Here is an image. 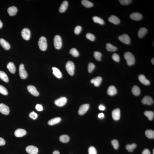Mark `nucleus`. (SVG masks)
<instances>
[{
	"label": "nucleus",
	"mask_w": 154,
	"mask_h": 154,
	"mask_svg": "<svg viewBox=\"0 0 154 154\" xmlns=\"http://www.w3.org/2000/svg\"><path fill=\"white\" fill-rule=\"evenodd\" d=\"M53 154H60L58 151L55 150L53 152Z\"/></svg>",
	"instance_id": "5fc2aeb1"
},
{
	"label": "nucleus",
	"mask_w": 154,
	"mask_h": 154,
	"mask_svg": "<svg viewBox=\"0 0 154 154\" xmlns=\"http://www.w3.org/2000/svg\"><path fill=\"white\" fill-rule=\"evenodd\" d=\"M6 144L5 141L2 137H0V146L4 145Z\"/></svg>",
	"instance_id": "8fccbe9b"
},
{
	"label": "nucleus",
	"mask_w": 154,
	"mask_h": 154,
	"mask_svg": "<svg viewBox=\"0 0 154 154\" xmlns=\"http://www.w3.org/2000/svg\"><path fill=\"white\" fill-rule=\"evenodd\" d=\"M144 114L146 116L149 120H152L153 119L154 117V112L152 111H146L144 112Z\"/></svg>",
	"instance_id": "c756f323"
},
{
	"label": "nucleus",
	"mask_w": 154,
	"mask_h": 154,
	"mask_svg": "<svg viewBox=\"0 0 154 154\" xmlns=\"http://www.w3.org/2000/svg\"><path fill=\"white\" fill-rule=\"evenodd\" d=\"M29 117L33 120H35L38 117V115L34 111H33L29 114Z\"/></svg>",
	"instance_id": "de8ad7c7"
},
{
	"label": "nucleus",
	"mask_w": 154,
	"mask_h": 154,
	"mask_svg": "<svg viewBox=\"0 0 154 154\" xmlns=\"http://www.w3.org/2000/svg\"><path fill=\"white\" fill-rule=\"evenodd\" d=\"M104 114L103 113H100L99 114V115H98V117H99V118H103L104 117Z\"/></svg>",
	"instance_id": "864d4df0"
},
{
	"label": "nucleus",
	"mask_w": 154,
	"mask_h": 154,
	"mask_svg": "<svg viewBox=\"0 0 154 154\" xmlns=\"http://www.w3.org/2000/svg\"><path fill=\"white\" fill-rule=\"evenodd\" d=\"M19 74L21 79H25L27 78L28 74L24 68L23 64H21L19 67Z\"/></svg>",
	"instance_id": "39448f33"
},
{
	"label": "nucleus",
	"mask_w": 154,
	"mask_h": 154,
	"mask_svg": "<svg viewBox=\"0 0 154 154\" xmlns=\"http://www.w3.org/2000/svg\"><path fill=\"white\" fill-rule=\"evenodd\" d=\"M151 62H152V64H153V65H154V58H153L151 60Z\"/></svg>",
	"instance_id": "4d7b16f0"
},
{
	"label": "nucleus",
	"mask_w": 154,
	"mask_h": 154,
	"mask_svg": "<svg viewBox=\"0 0 154 154\" xmlns=\"http://www.w3.org/2000/svg\"><path fill=\"white\" fill-rule=\"evenodd\" d=\"M107 94L110 96H113L117 94V89L114 86H111L108 88L107 91Z\"/></svg>",
	"instance_id": "a211bd4d"
},
{
	"label": "nucleus",
	"mask_w": 154,
	"mask_h": 154,
	"mask_svg": "<svg viewBox=\"0 0 154 154\" xmlns=\"http://www.w3.org/2000/svg\"><path fill=\"white\" fill-rule=\"evenodd\" d=\"M27 89L29 92L33 95L36 96H39V93L34 86L32 85H29L27 86Z\"/></svg>",
	"instance_id": "f8f14e48"
},
{
	"label": "nucleus",
	"mask_w": 154,
	"mask_h": 154,
	"mask_svg": "<svg viewBox=\"0 0 154 154\" xmlns=\"http://www.w3.org/2000/svg\"><path fill=\"white\" fill-rule=\"evenodd\" d=\"M61 120V118L57 117L51 119L48 121V124L50 125H53L60 122Z\"/></svg>",
	"instance_id": "5701e85b"
},
{
	"label": "nucleus",
	"mask_w": 154,
	"mask_h": 154,
	"mask_svg": "<svg viewBox=\"0 0 154 154\" xmlns=\"http://www.w3.org/2000/svg\"><path fill=\"white\" fill-rule=\"evenodd\" d=\"M0 44L5 50H9L10 48V45L4 39H0Z\"/></svg>",
	"instance_id": "2eb2a0df"
},
{
	"label": "nucleus",
	"mask_w": 154,
	"mask_h": 154,
	"mask_svg": "<svg viewBox=\"0 0 154 154\" xmlns=\"http://www.w3.org/2000/svg\"><path fill=\"white\" fill-rule=\"evenodd\" d=\"M93 19L95 23H98L101 25H103L104 24V20L98 16H94L93 17Z\"/></svg>",
	"instance_id": "2f4dec72"
},
{
	"label": "nucleus",
	"mask_w": 154,
	"mask_h": 154,
	"mask_svg": "<svg viewBox=\"0 0 154 154\" xmlns=\"http://www.w3.org/2000/svg\"><path fill=\"white\" fill-rule=\"evenodd\" d=\"M38 45L40 50L43 51L46 50L47 47L46 38L43 36L40 37L39 40Z\"/></svg>",
	"instance_id": "f03ea898"
},
{
	"label": "nucleus",
	"mask_w": 154,
	"mask_h": 154,
	"mask_svg": "<svg viewBox=\"0 0 154 154\" xmlns=\"http://www.w3.org/2000/svg\"><path fill=\"white\" fill-rule=\"evenodd\" d=\"M154 149L153 150V154H154Z\"/></svg>",
	"instance_id": "13d9d810"
},
{
	"label": "nucleus",
	"mask_w": 154,
	"mask_h": 154,
	"mask_svg": "<svg viewBox=\"0 0 154 154\" xmlns=\"http://www.w3.org/2000/svg\"><path fill=\"white\" fill-rule=\"evenodd\" d=\"M3 26V23L0 20V29H1Z\"/></svg>",
	"instance_id": "6e6d98bb"
},
{
	"label": "nucleus",
	"mask_w": 154,
	"mask_h": 154,
	"mask_svg": "<svg viewBox=\"0 0 154 154\" xmlns=\"http://www.w3.org/2000/svg\"><path fill=\"white\" fill-rule=\"evenodd\" d=\"M0 78L6 83L9 82V79L8 76L4 72L0 71Z\"/></svg>",
	"instance_id": "c85d7f7f"
},
{
	"label": "nucleus",
	"mask_w": 154,
	"mask_h": 154,
	"mask_svg": "<svg viewBox=\"0 0 154 154\" xmlns=\"http://www.w3.org/2000/svg\"><path fill=\"white\" fill-rule=\"evenodd\" d=\"M21 35L23 38L26 40H28L31 37V32L30 30L27 28H24L21 32Z\"/></svg>",
	"instance_id": "423d86ee"
},
{
	"label": "nucleus",
	"mask_w": 154,
	"mask_h": 154,
	"mask_svg": "<svg viewBox=\"0 0 154 154\" xmlns=\"http://www.w3.org/2000/svg\"><path fill=\"white\" fill-rule=\"evenodd\" d=\"M132 92L134 95L139 96L140 94V89L138 86H134L132 88Z\"/></svg>",
	"instance_id": "cd10ccee"
},
{
	"label": "nucleus",
	"mask_w": 154,
	"mask_h": 154,
	"mask_svg": "<svg viewBox=\"0 0 154 154\" xmlns=\"http://www.w3.org/2000/svg\"><path fill=\"white\" fill-rule=\"evenodd\" d=\"M7 68L8 69L11 73L14 74L16 72L15 65L12 62H9L7 65Z\"/></svg>",
	"instance_id": "bb28decb"
},
{
	"label": "nucleus",
	"mask_w": 154,
	"mask_h": 154,
	"mask_svg": "<svg viewBox=\"0 0 154 154\" xmlns=\"http://www.w3.org/2000/svg\"><path fill=\"white\" fill-rule=\"evenodd\" d=\"M142 102L144 104L151 105L153 103V101L150 96H146L142 99Z\"/></svg>",
	"instance_id": "4468645a"
},
{
	"label": "nucleus",
	"mask_w": 154,
	"mask_h": 154,
	"mask_svg": "<svg viewBox=\"0 0 154 154\" xmlns=\"http://www.w3.org/2000/svg\"><path fill=\"white\" fill-rule=\"evenodd\" d=\"M102 81V78L101 77L98 76L96 78L92 79L91 82V83L94 84L95 86L98 87L101 84Z\"/></svg>",
	"instance_id": "aec40b11"
},
{
	"label": "nucleus",
	"mask_w": 154,
	"mask_h": 154,
	"mask_svg": "<svg viewBox=\"0 0 154 154\" xmlns=\"http://www.w3.org/2000/svg\"><path fill=\"white\" fill-rule=\"evenodd\" d=\"M82 30V27L80 26H77L75 27L74 30V33L76 35H78L81 32Z\"/></svg>",
	"instance_id": "a18cd8bd"
},
{
	"label": "nucleus",
	"mask_w": 154,
	"mask_h": 154,
	"mask_svg": "<svg viewBox=\"0 0 154 154\" xmlns=\"http://www.w3.org/2000/svg\"><path fill=\"white\" fill-rule=\"evenodd\" d=\"M27 134V132L24 129H19L16 130L14 133L16 137H21L24 136Z\"/></svg>",
	"instance_id": "dca6fc26"
},
{
	"label": "nucleus",
	"mask_w": 154,
	"mask_h": 154,
	"mask_svg": "<svg viewBox=\"0 0 154 154\" xmlns=\"http://www.w3.org/2000/svg\"><path fill=\"white\" fill-rule=\"evenodd\" d=\"M89 107V105L88 104H85L82 105L79 108L78 113L80 115H82L84 114L87 112Z\"/></svg>",
	"instance_id": "9d476101"
},
{
	"label": "nucleus",
	"mask_w": 154,
	"mask_h": 154,
	"mask_svg": "<svg viewBox=\"0 0 154 154\" xmlns=\"http://www.w3.org/2000/svg\"><path fill=\"white\" fill-rule=\"evenodd\" d=\"M7 11L8 14L11 16L16 15L17 12V9L16 7L14 6H11L8 8Z\"/></svg>",
	"instance_id": "6ab92c4d"
},
{
	"label": "nucleus",
	"mask_w": 154,
	"mask_h": 154,
	"mask_svg": "<svg viewBox=\"0 0 154 154\" xmlns=\"http://www.w3.org/2000/svg\"><path fill=\"white\" fill-rule=\"evenodd\" d=\"M0 112L3 114L7 115L9 113V108L4 104H0Z\"/></svg>",
	"instance_id": "ddd939ff"
},
{
	"label": "nucleus",
	"mask_w": 154,
	"mask_h": 154,
	"mask_svg": "<svg viewBox=\"0 0 154 154\" xmlns=\"http://www.w3.org/2000/svg\"><path fill=\"white\" fill-rule=\"evenodd\" d=\"M82 4L85 7L87 8H90L93 6V3L87 0H83L81 1Z\"/></svg>",
	"instance_id": "c9c22d12"
},
{
	"label": "nucleus",
	"mask_w": 154,
	"mask_h": 154,
	"mask_svg": "<svg viewBox=\"0 0 154 154\" xmlns=\"http://www.w3.org/2000/svg\"><path fill=\"white\" fill-rule=\"evenodd\" d=\"M53 73L54 75L57 78H62V74L60 70L56 67H54L52 68Z\"/></svg>",
	"instance_id": "393cba45"
},
{
	"label": "nucleus",
	"mask_w": 154,
	"mask_h": 154,
	"mask_svg": "<svg viewBox=\"0 0 154 154\" xmlns=\"http://www.w3.org/2000/svg\"><path fill=\"white\" fill-rule=\"evenodd\" d=\"M119 40L124 44L129 45L130 43V39L129 36L127 34H124L119 36Z\"/></svg>",
	"instance_id": "0eeeda50"
},
{
	"label": "nucleus",
	"mask_w": 154,
	"mask_h": 154,
	"mask_svg": "<svg viewBox=\"0 0 154 154\" xmlns=\"http://www.w3.org/2000/svg\"><path fill=\"white\" fill-rule=\"evenodd\" d=\"M106 49L109 51H115L117 50V48L116 46L111 45L110 43H108L106 45Z\"/></svg>",
	"instance_id": "72a5a7b5"
},
{
	"label": "nucleus",
	"mask_w": 154,
	"mask_h": 154,
	"mask_svg": "<svg viewBox=\"0 0 154 154\" xmlns=\"http://www.w3.org/2000/svg\"><path fill=\"white\" fill-rule=\"evenodd\" d=\"M70 53L75 57H78L79 55V52L75 48H72L70 50Z\"/></svg>",
	"instance_id": "e433bc0d"
},
{
	"label": "nucleus",
	"mask_w": 154,
	"mask_h": 154,
	"mask_svg": "<svg viewBox=\"0 0 154 154\" xmlns=\"http://www.w3.org/2000/svg\"><path fill=\"white\" fill-rule=\"evenodd\" d=\"M54 44L55 48L57 50H59L61 48L62 40L60 36L56 35L55 36L54 39Z\"/></svg>",
	"instance_id": "20e7f679"
},
{
	"label": "nucleus",
	"mask_w": 154,
	"mask_h": 154,
	"mask_svg": "<svg viewBox=\"0 0 154 154\" xmlns=\"http://www.w3.org/2000/svg\"><path fill=\"white\" fill-rule=\"evenodd\" d=\"M137 147V145L135 143H133L131 145L128 144L126 145V148L128 151L129 152H132L133 151L134 149H135Z\"/></svg>",
	"instance_id": "473e14b6"
},
{
	"label": "nucleus",
	"mask_w": 154,
	"mask_h": 154,
	"mask_svg": "<svg viewBox=\"0 0 154 154\" xmlns=\"http://www.w3.org/2000/svg\"><path fill=\"white\" fill-rule=\"evenodd\" d=\"M112 144L114 148L115 149H117L119 148V143L117 140H113L112 141Z\"/></svg>",
	"instance_id": "c03bdc74"
},
{
	"label": "nucleus",
	"mask_w": 154,
	"mask_h": 154,
	"mask_svg": "<svg viewBox=\"0 0 154 154\" xmlns=\"http://www.w3.org/2000/svg\"><path fill=\"white\" fill-rule=\"evenodd\" d=\"M89 154H97V151L95 148L93 146H91L88 150Z\"/></svg>",
	"instance_id": "ea45409f"
},
{
	"label": "nucleus",
	"mask_w": 154,
	"mask_h": 154,
	"mask_svg": "<svg viewBox=\"0 0 154 154\" xmlns=\"http://www.w3.org/2000/svg\"><path fill=\"white\" fill-rule=\"evenodd\" d=\"M68 3L67 1H64L60 5L59 9V11L60 12L63 13L65 12L68 7Z\"/></svg>",
	"instance_id": "b1692460"
},
{
	"label": "nucleus",
	"mask_w": 154,
	"mask_h": 154,
	"mask_svg": "<svg viewBox=\"0 0 154 154\" xmlns=\"http://www.w3.org/2000/svg\"><path fill=\"white\" fill-rule=\"evenodd\" d=\"M67 101V98L65 97H61L55 101V103L57 106L61 107L65 105Z\"/></svg>",
	"instance_id": "1a4fd4ad"
},
{
	"label": "nucleus",
	"mask_w": 154,
	"mask_h": 154,
	"mask_svg": "<svg viewBox=\"0 0 154 154\" xmlns=\"http://www.w3.org/2000/svg\"><path fill=\"white\" fill-rule=\"evenodd\" d=\"M37 111H41L43 110V108L41 105L37 104L35 107Z\"/></svg>",
	"instance_id": "09e8293b"
},
{
	"label": "nucleus",
	"mask_w": 154,
	"mask_h": 154,
	"mask_svg": "<svg viewBox=\"0 0 154 154\" xmlns=\"http://www.w3.org/2000/svg\"><path fill=\"white\" fill-rule=\"evenodd\" d=\"M124 56L128 65L131 66L135 63V57L131 53L129 52H126Z\"/></svg>",
	"instance_id": "f257e3e1"
},
{
	"label": "nucleus",
	"mask_w": 154,
	"mask_h": 154,
	"mask_svg": "<svg viewBox=\"0 0 154 154\" xmlns=\"http://www.w3.org/2000/svg\"><path fill=\"white\" fill-rule=\"evenodd\" d=\"M147 30L145 27H142L139 29L138 33V37L140 38H142L147 33Z\"/></svg>",
	"instance_id": "a878e982"
},
{
	"label": "nucleus",
	"mask_w": 154,
	"mask_h": 154,
	"mask_svg": "<svg viewBox=\"0 0 154 154\" xmlns=\"http://www.w3.org/2000/svg\"><path fill=\"white\" fill-rule=\"evenodd\" d=\"M109 22L113 23L115 24H118L120 22V20L117 16L114 15H112L110 16L108 19Z\"/></svg>",
	"instance_id": "412c9836"
},
{
	"label": "nucleus",
	"mask_w": 154,
	"mask_h": 154,
	"mask_svg": "<svg viewBox=\"0 0 154 154\" xmlns=\"http://www.w3.org/2000/svg\"><path fill=\"white\" fill-rule=\"evenodd\" d=\"M145 134L146 137L150 139L154 138V132L152 130H149L146 131Z\"/></svg>",
	"instance_id": "f704fd0d"
},
{
	"label": "nucleus",
	"mask_w": 154,
	"mask_h": 154,
	"mask_svg": "<svg viewBox=\"0 0 154 154\" xmlns=\"http://www.w3.org/2000/svg\"><path fill=\"white\" fill-rule=\"evenodd\" d=\"M138 78L141 82L144 85H148L150 84V81L146 79L145 75H139Z\"/></svg>",
	"instance_id": "4be33fe9"
},
{
	"label": "nucleus",
	"mask_w": 154,
	"mask_h": 154,
	"mask_svg": "<svg viewBox=\"0 0 154 154\" xmlns=\"http://www.w3.org/2000/svg\"><path fill=\"white\" fill-rule=\"evenodd\" d=\"M99 108L100 110L101 111H104L105 109V107L104 105H100L99 106Z\"/></svg>",
	"instance_id": "603ef678"
},
{
	"label": "nucleus",
	"mask_w": 154,
	"mask_h": 154,
	"mask_svg": "<svg viewBox=\"0 0 154 154\" xmlns=\"http://www.w3.org/2000/svg\"><path fill=\"white\" fill-rule=\"evenodd\" d=\"M119 2L123 5H127L131 4L132 2L131 0H119Z\"/></svg>",
	"instance_id": "37998d69"
},
{
	"label": "nucleus",
	"mask_w": 154,
	"mask_h": 154,
	"mask_svg": "<svg viewBox=\"0 0 154 154\" xmlns=\"http://www.w3.org/2000/svg\"><path fill=\"white\" fill-rule=\"evenodd\" d=\"M112 116L113 119L115 121H118L120 118V111L119 109H116L113 111Z\"/></svg>",
	"instance_id": "9b49d317"
},
{
	"label": "nucleus",
	"mask_w": 154,
	"mask_h": 154,
	"mask_svg": "<svg viewBox=\"0 0 154 154\" xmlns=\"http://www.w3.org/2000/svg\"><path fill=\"white\" fill-rule=\"evenodd\" d=\"M131 19L135 21H139L142 19V15L138 12L133 13L131 14L130 16Z\"/></svg>",
	"instance_id": "f3484780"
},
{
	"label": "nucleus",
	"mask_w": 154,
	"mask_h": 154,
	"mask_svg": "<svg viewBox=\"0 0 154 154\" xmlns=\"http://www.w3.org/2000/svg\"><path fill=\"white\" fill-rule=\"evenodd\" d=\"M142 154H151L150 151L148 149H145L144 150Z\"/></svg>",
	"instance_id": "3c124183"
},
{
	"label": "nucleus",
	"mask_w": 154,
	"mask_h": 154,
	"mask_svg": "<svg viewBox=\"0 0 154 154\" xmlns=\"http://www.w3.org/2000/svg\"><path fill=\"white\" fill-rule=\"evenodd\" d=\"M66 68L67 72L70 75L72 76L74 73L75 65L73 62L71 61H68L66 64Z\"/></svg>",
	"instance_id": "7ed1b4c3"
},
{
	"label": "nucleus",
	"mask_w": 154,
	"mask_h": 154,
	"mask_svg": "<svg viewBox=\"0 0 154 154\" xmlns=\"http://www.w3.org/2000/svg\"><path fill=\"white\" fill-rule=\"evenodd\" d=\"M60 142L63 143H67L69 141L70 137L64 134L60 136Z\"/></svg>",
	"instance_id": "7c9ffc66"
},
{
	"label": "nucleus",
	"mask_w": 154,
	"mask_h": 154,
	"mask_svg": "<svg viewBox=\"0 0 154 154\" xmlns=\"http://www.w3.org/2000/svg\"><path fill=\"white\" fill-rule=\"evenodd\" d=\"M0 93L4 95H7L8 92L7 89L4 86L0 85Z\"/></svg>",
	"instance_id": "4c0bfd02"
},
{
	"label": "nucleus",
	"mask_w": 154,
	"mask_h": 154,
	"mask_svg": "<svg viewBox=\"0 0 154 154\" xmlns=\"http://www.w3.org/2000/svg\"><path fill=\"white\" fill-rule=\"evenodd\" d=\"M112 58L114 61L117 62H119L120 57L117 54H114L112 56Z\"/></svg>",
	"instance_id": "49530a36"
},
{
	"label": "nucleus",
	"mask_w": 154,
	"mask_h": 154,
	"mask_svg": "<svg viewBox=\"0 0 154 154\" xmlns=\"http://www.w3.org/2000/svg\"><path fill=\"white\" fill-rule=\"evenodd\" d=\"M95 68V66L92 63H90L88 66V71L89 73H91Z\"/></svg>",
	"instance_id": "79ce46f5"
},
{
	"label": "nucleus",
	"mask_w": 154,
	"mask_h": 154,
	"mask_svg": "<svg viewBox=\"0 0 154 154\" xmlns=\"http://www.w3.org/2000/svg\"><path fill=\"white\" fill-rule=\"evenodd\" d=\"M26 150L28 153L30 154H37L38 153V149L34 146L29 145L27 146Z\"/></svg>",
	"instance_id": "6e6552de"
},
{
	"label": "nucleus",
	"mask_w": 154,
	"mask_h": 154,
	"mask_svg": "<svg viewBox=\"0 0 154 154\" xmlns=\"http://www.w3.org/2000/svg\"><path fill=\"white\" fill-rule=\"evenodd\" d=\"M102 54L99 52H95L94 53V56L96 59L98 61H100L101 60Z\"/></svg>",
	"instance_id": "58836bf2"
},
{
	"label": "nucleus",
	"mask_w": 154,
	"mask_h": 154,
	"mask_svg": "<svg viewBox=\"0 0 154 154\" xmlns=\"http://www.w3.org/2000/svg\"><path fill=\"white\" fill-rule=\"evenodd\" d=\"M86 37L87 38L92 41H93L95 40V37L93 34L91 33H88L86 35Z\"/></svg>",
	"instance_id": "a19ab883"
}]
</instances>
